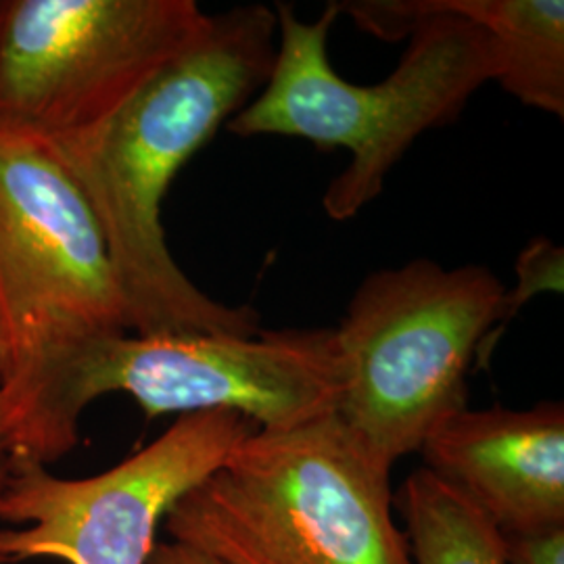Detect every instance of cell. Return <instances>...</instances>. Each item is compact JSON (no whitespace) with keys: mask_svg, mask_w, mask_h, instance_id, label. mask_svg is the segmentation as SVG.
<instances>
[{"mask_svg":"<svg viewBox=\"0 0 564 564\" xmlns=\"http://www.w3.org/2000/svg\"><path fill=\"white\" fill-rule=\"evenodd\" d=\"M279 44L260 95L228 121L237 137L343 147L351 162L328 184L324 214L345 223L383 191L423 132L456 120L498 80L489 36L470 21L421 13L412 0L333 2L316 21L274 4Z\"/></svg>","mask_w":564,"mask_h":564,"instance_id":"1","label":"cell"},{"mask_svg":"<svg viewBox=\"0 0 564 564\" xmlns=\"http://www.w3.org/2000/svg\"><path fill=\"white\" fill-rule=\"evenodd\" d=\"M279 44L274 7H235L202 41L99 130L46 149L97 218L128 310L132 335L260 333L251 307L212 300L172 258L162 224L170 184L262 90Z\"/></svg>","mask_w":564,"mask_h":564,"instance_id":"2","label":"cell"},{"mask_svg":"<svg viewBox=\"0 0 564 564\" xmlns=\"http://www.w3.org/2000/svg\"><path fill=\"white\" fill-rule=\"evenodd\" d=\"M130 335L107 242L78 186L39 144L0 134V410L11 463L80 442L84 377Z\"/></svg>","mask_w":564,"mask_h":564,"instance_id":"3","label":"cell"},{"mask_svg":"<svg viewBox=\"0 0 564 564\" xmlns=\"http://www.w3.org/2000/svg\"><path fill=\"white\" fill-rule=\"evenodd\" d=\"M163 529L220 564H412L391 468L337 412L253 429Z\"/></svg>","mask_w":564,"mask_h":564,"instance_id":"4","label":"cell"},{"mask_svg":"<svg viewBox=\"0 0 564 564\" xmlns=\"http://www.w3.org/2000/svg\"><path fill=\"white\" fill-rule=\"evenodd\" d=\"M506 321V289L484 265L416 258L370 274L335 328L347 379L337 414L389 468L466 408V375Z\"/></svg>","mask_w":564,"mask_h":564,"instance_id":"5","label":"cell"},{"mask_svg":"<svg viewBox=\"0 0 564 564\" xmlns=\"http://www.w3.org/2000/svg\"><path fill=\"white\" fill-rule=\"evenodd\" d=\"M212 23L195 0H0V134L99 130Z\"/></svg>","mask_w":564,"mask_h":564,"instance_id":"6","label":"cell"},{"mask_svg":"<svg viewBox=\"0 0 564 564\" xmlns=\"http://www.w3.org/2000/svg\"><path fill=\"white\" fill-rule=\"evenodd\" d=\"M256 426L232 412L178 416L141 452L95 477L11 463L0 489V564H147L172 506L216 473Z\"/></svg>","mask_w":564,"mask_h":564,"instance_id":"7","label":"cell"},{"mask_svg":"<svg viewBox=\"0 0 564 564\" xmlns=\"http://www.w3.org/2000/svg\"><path fill=\"white\" fill-rule=\"evenodd\" d=\"M347 368L335 328L123 335L102 347L84 377V402L126 393L149 419L232 412L282 431L330 416Z\"/></svg>","mask_w":564,"mask_h":564,"instance_id":"8","label":"cell"},{"mask_svg":"<svg viewBox=\"0 0 564 564\" xmlns=\"http://www.w3.org/2000/svg\"><path fill=\"white\" fill-rule=\"evenodd\" d=\"M433 475L458 489L502 535L564 527V408L458 410L421 449Z\"/></svg>","mask_w":564,"mask_h":564,"instance_id":"9","label":"cell"},{"mask_svg":"<svg viewBox=\"0 0 564 564\" xmlns=\"http://www.w3.org/2000/svg\"><path fill=\"white\" fill-rule=\"evenodd\" d=\"M421 13L479 25L496 51L498 80L527 107L564 116L563 0H412Z\"/></svg>","mask_w":564,"mask_h":564,"instance_id":"10","label":"cell"},{"mask_svg":"<svg viewBox=\"0 0 564 564\" xmlns=\"http://www.w3.org/2000/svg\"><path fill=\"white\" fill-rule=\"evenodd\" d=\"M398 502L412 564H506L500 529L429 468L405 479Z\"/></svg>","mask_w":564,"mask_h":564,"instance_id":"11","label":"cell"},{"mask_svg":"<svg viewBox=\"0 0 564 564\" xmlns=\"http://www.w3.org/2000/svg\"><path fill=\"white\" fill-rule=\"evenodd\" d=\"M505 540L506 564H564V527Z\"/></svg>","mask_w":564,"mask_h":564,"instance_id":"12","label":"cell"},{"mask_svg":"<svg viewBox=\"0 0 564 564\" xmlns=\"http://www.w3.org/2000/svg\"><path fill=\"white\" fill-rule=\"evenodd\" d=\"M147 564H220L202 552L176 544V542H158Z\"/></svg>","mask_w":564,"mask_h":564,"instance_id":"13","label":"cell"},{"mask_svg":"<svg viewBox=\"0 0 564 564\" xmlns=\"http://www.w3.org/2000/svg\"><path fill=\"white\" fill-rule=\"evenodd\" d=\"M11 473V452H9V442H7V431H4V419L0 410V489L7 481Z\"/></svg>","mask_w":564,"mask_h":564,"instance_id":"14","label":"cell"}]
</instances>
